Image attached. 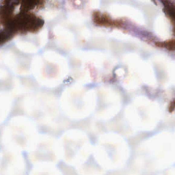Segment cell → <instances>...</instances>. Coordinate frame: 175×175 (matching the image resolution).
Masks as SVG:
<instances>
[{
    "label": "cell",
    "instance_id": "cell-4",
    "mask_svg": "<svg viewBox=\"0 0 175 175\" xmlns=\"http://www.w3.org/2000/svg\"><path fill=\"white\" fill-rule=\"evenodd\" d=\"M164 5L165 12L167 15H168V17L170 18L173 22L175 23V6L167 1L164 2Z\"/></svg>",
    "mask_w": 175,
    "mask_h": 175
},
{
    "label": "cell",
    "instance_id": "cell-5",
    "mask_svg": "<svg viewBox=\"0 0 175 175\" xmlns=\"http://www.w3.org/2000/svg\"><path fill=\"white\" fill-rule=\"evenodd\" d=\"M157 46L159 47L165 48L170 51L175 50V39H171L165 42H158L156 43Z\"/></svg>",
    "mask_w": 175,
    "mask_h": 175
},
{
    "label": "cell",
    "instance_id": "cell-3",
    "mask_svg": "<svg viewBox=\"0 0 175 175\" xmlns=\"http://www.w3.org/2000/svg\"><path fill=\"white\" fill-rule=\"evenodd\" d=\"M22 10L26 11L41 7L45 0H20Z\"/></svg>",
    "mask_w": 175,
    "mask_h": 175
},
{
    "label": "cell",
    "instance_id": "cell-1",
    "mask_svg": "<svg viewBox=\"0 0 175 175\" xmlns=\"http://www.w3.org/2000/svg\"><path fill=\"white\" fill-rule=\"evenodd\" d=\"M4 23L5 29L13 35L15 33H35L40 31L44 24L41 18L28 11L22 10L15 17Z\"/></svg>",
    "mask_w": 175,
    "mask_h": 175
},
{
    "label": "cell",
    "instance_id": "cell-2",
    "mask_svg": "<svg viewBox=\"0 0 175 175\" xmlns=\"http://www.w3.org/2000/svg\"><path fill=\"white\" fill-rule=\"evenodd\" d=\"M92 19L96 25L103 27H119L120 23L117 21L114 20L108 15L96 11L92 15Z\"/></svg>",
    "mask_w": 175,
    "mask_h": 175
},
{
    "label": "cell",
    "instance_id": "cell-6",
    "mask_svg": "<svg viewBox=\"0 0 175 175\" xmlns=\"http://www.w3.org/2000/svg\"></svg>",
    "mask_w": 175,
    "mask_h": 175
}]
</instances>
